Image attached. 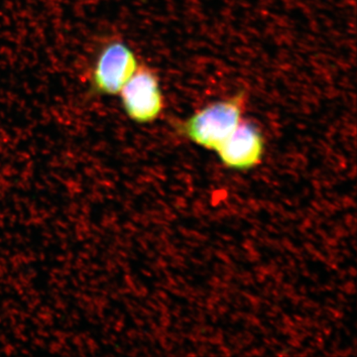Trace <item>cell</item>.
Returning a JSON list of instances; mask_svg holds the SVG:
<instances>
[{"mask_svg": "<svg viewBox=\"0 0 357 357\" xmlns=\"http://www.w3.org/2000/svg\"><path fill=\"white\" fill-rule=\"evenodd\" d=\"M245 105L244 93L211 103L183 122L181 132L199 146L215 151L236 130L243 119Z\"/></svg>", "mask_w": 357, "mask_h": 357, "instance_id": "6da1fadb", "label": "cell"}, {"mask_svg": "<svg viewBox=\"0 0 357 357\" xmlns=\"http://www.w3.org/2000/svg\"><path fill=\"white\" fill-rule=\"evenodd\" d=\"M122 107L131 121L149 123L156 121L163 109V96L153 70L139 65L119 91Z\"/></svg>", "mask_w": 357, "mask_h": 357, "instance_id": "3957f363", "label": "cell"}, {"mask_svg": "<svg viewBox=\"0 0 357 357\" xmlns=\"http://www.w3.org/2000/svg\"><path fill=\"white\" fill-rule=\"evenodd\" d=\"M135 54L123 42L114 40L105 45L91 72V86L100 96L119 93L138 68Z\"/></svg>", "mask_w": 357, "mask_h": 357, "instance_id": "7a4b0ae2", "label": "cell"}, {"mask_svg": "<svg viewBox=\"0 0 357 357\" xmlns=\"http://www.w3.org/2000/svg\"><path fill=\"white\" fill-rule=\"evenodd\" d=\"M217 153L225 167L234 170H250L259 165L264 154V138L252 122L243 121L217 148Z\"/></svg>", "mask_w": 357, "mask_h": 357, "instance_id": "277c9868", "label": "cell"}]
</instances>
